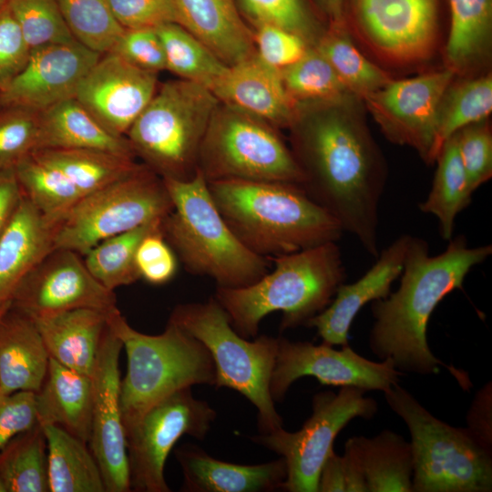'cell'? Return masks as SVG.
I'll return each instance as SVG.
<instances>
[{"mask_svg":"<svg viewBox=\"0 0 492 492\" xmlns=\"http://www.w3.org/2000/svg\"><path fill=\"white\" fill-rule=\"evenodd\" d=\"M355 96L321 104L301 116L293 129L294 151L306 194L354 236L372 257L378 250L379 204L387 169L359 114Z\"/></svg>","mask_w":492,"mask_h":492,"instance_id":"6da1fadb","label":"cell"},{"mask_svg":"<svg viewBox=\"0 0 492 492\" xmlns=\"http://www.w3.org/2000/svg\"><path fill=\"white\" fill-rule=\"evenodd\" d=\"M448 241L443 252L432 256L428 243L412 236L399 287L372 302L370 349L382 360L391 359L402 373L433 374L445 365L428 346L429 319L448 293L462 288L471 269L492 253L491 245L469 247L462 235Z\"/></svg>","mask_w":492,"mask_h":492,"instance_id":"7a4b0ae2","label":"cell"},{"mask_svg":"<svg viewBox=\"0 0 492 492\" xmlns=\"http://www.w3.org/2000/svg\"><path fill=\"white\" fill-rule=\"evenodd\" d=\"M210 194L235 236L267 259L337 241V220L297 184L220 179L210 181Z\"/></svg>","mask_w":492,"mask_h":492,"instance_id":"3957f363","label":"cell"},{"mask_svg":"<svg viewBox=\"0 0 492 492\" xmlns=\"http://www.w3.org/2000/svg\"><path fill=\"white\" fill-rule=\"evenodd\" d=\"M272 271L250 285L217 287L214 298L234 330L255 338L262 319L282 312L281 330L305 323L324 310L346 278L336 241L273 257Z\"/></svg>","mask_w":492,"mask_h":492,"instance_id":"277c9868","label":"cell"},{"mask_svg":"<svg viewBox=\"0 0 492 492\" xmlns=\"http://www.w3.org/2000/svg\"><path fill=\"white\" fill-rule=\"evenodd\" d=\"M172 201L163 235L187 272L212 279L217 287L240 288L270 271V259L249 250L218 210L202 173L190 180L162 179Z\"/></svg>","mask_w":492,"mask_h":492,"instance_id":"5b68a950","label":"cell"},{"mask_svg":"<svg viewBox=\"0 0 492 492\" xmlns=\"http://www.w3.org/2000/svg\"><path fill=\"white\" fill-rule=\"evenodd\" d=\"M111 331L122 343L127 371L120 382L125 432L151 406L171 394L195 384L214 386L216 371L208 349L168 321L156 335L134 329L118 307L108 313Z\"/></svg>","mask_w":492,"mask_h":492,"instance_id":"8992f818","label":"cell"},{"mask_svg":"<svg viewBox=\"0 0 492 492\" xmlns=\"http://www.w3.org/2000/svg\"><path fill=\"white\" fill-rule=\"evenodd\" d=\"M384 395L411 436L412 492L492 491L491 447L434 416L398 384Z\"/></svg>","mask_w":492,"mask_h":492,"instance_id":"52a82bcc","label":"cell"},{"mask_svg":"<svg viewBox=\"0 0 492 492\" xmlns=\"http://www.w3.org/2000/svg\"><path fill=\"white\" fill-rule=\"evenodd\" d=\"M219 99L185 79L161 85L126 137L136 156L161 179L190 180L197 174L200 149Z\"/></svg>","mask_w":492,"mask_h":492,"instance_id":"ba28073f","label":"cell"},{"mask_svg":"<svg viewBox=\"0 0 492 492\" xmlns=\"http://www.w3.org/2000/svg\"><path fill=\"white\" fill-rule=\"evenodd\" d=\"M169 321L208 349L215 366L216 388L233 389L256 407L261 434L283 427L270 392L278 337L263 334L253 341L242 337L214 297L204 302L177 305Z\"/></svg>","mask_w":492,"mask_h":492,"instance_id":"9c48e42d","label":"cell"},{"mask_svg":"<svg viewBox=\"0 0 492 492\" xmlns=\"http://www.w3.org/2000/svg\"><path fill=\"white\" fill-rule=\"evenodd\" d=\"M198 169L207 182L220 179L302 185L292 152L272 125L238 108L217 107L204 135Z\"/></svg>","mask_w":492,"mask_h":492,"instance_id":"30bf717a","label":"cell"},{"mask_svg":"<svg viewBox=\"0 0 492 492\" xmlns=\"http://www.w3.org/2000/svg\"><path fill=\"white\" fill-rule=\"evenodd\" d=\"M172 201L163 179L146 165L83 196L53 228V248L84 256L100 241L164 220Z\"/></svg>","mask_w":492,"mask_h":492,"instance_id":"8fae6325","label":"cell"},{"mask_svg":"<svg viewBox=\"0 0 492 492\" xmlns=\"http://www.w3.org/2000/svg\"><path fill=\"white\" fill-rule=\"evenodd\" d=\"M364 390L342 386L317 393L313 397V412L302 427L288 432L281 427L252 440L281 456L286 463L287 477L282 489L289 492H318V478L327 456L333 450L339 432L354 418H372L377 411L374 399Z\"/></svg>","mask_w":492,"mask_h":492,"instance_id":"7c38bea8","label":"cell"},{"mask_svg":"<svg viewBox=\"0 0 492 492\" xmlns=\"http://www.w3.org/2000/svg\"><path fill=\"white\" fill-rule=\"evenodd\" d=\"M346 28L396 67L429 60L439 37L441 0H344Z\"/></svg>","mask_w":492,"mask_h":492,"instance_id":"4fadbf2b","label":"cell"},{"mask_svg":"<svg viewBox=\"0 0 492 492\" xmlns=\"http://www.w3.org/2000/svg\"><path fill=\"white\" fill-rule=\"evenodd\" d=\"M217 416L191 387L162 399L126 430L130 491L169 492L164 476L169 454L185 436L202 440Z\"/></svg>","mask_w":492,"mask_h":492,"instance_id":"5bb4252c","label":"cell"},{"mask_svg":"<svg viewBox=\"0 0 492 492\" xmlns=\"http://www.w3.org/2000/svg\"><path fill=\"white\" fill-rule=\"evenodd\" d=\"M455 77L445 68L412 78L392 79L361 101L386 138L414 149L425 162L433 164L437 110Z\"/></svg>","mask_w":492,"mask_h":492,"instance_id":"9a60e30c","label":"cell"},{"mask_svg":"<svg viewBox=\"0 0 492 492\" xmlns=\"http://www.w3.org/2000/svg\"><path fill=\"white\" fill-rule=\"evenodd\" d=\"M402 374L391 359L368 360L349 343L336 350L324 343L315 345L278 337L270 392L274 402H282L292 383L310 375L323 385L354 386L384 393L398 384Z\"/></svg>","mask_w":492,"mask_h":492,"instance_id":"2e32d148","label":"cell"},{"mask_svg":"<svg viewBox=\"0 0 492 492\" xmlns=\"http://www.w3.org/2000/svg\"><path fill=\"white\" fill-rule=\"evenodd\" d=\"M116 303L114 291L94 278L82 255L53 248L23 280L11 308L36 320L82 308L109 313Z\"/></svg>","mask_w":492,"mask_h":492,"instance_id":"e0dca14e","label":"cell"},{"mask_svg":"<svg viewBox=\"0 0 492 492\" xmlns=\"http://www.w3.org/2000/svg\"><path fill=\"white\" fill-rule=\"evenodd\" d=\"M122 348V343L108 326L91 376L93 410L87 444L101 469L106 492L130 491L126 432L120 405L118 364Z\"/></svg>","mask_w":492,"mask_h":492,"instance_id":"ac0fdd59","label":"cell"},{"mask_svg":"<svg viewBox=\"0 0 492 492\" xmlns=\"http://www.w3.org/2000/svg\"><path fill=\"white\" fill-rule=\"evenodd\" d=\"M157 73L108 52L80 82L75 97L112 134L126 137L157 91Z\"/></svg>","mask_w":492,"mask_h":492,"instance_id":"d6986e66","label":"cell"},{"mask_svg":"<svg viewBox=\"0 0 492 492\" xmlns=\"http://www.w3.org/2000/svg\"><path fill=\"white\" fill-rule=\"evenodd\" d=\"M101 55L78 41L31 49L26 67L0 91V106L41 112L75 97L80 82Z\"/></svg>","mask_w":492,"mask_h":492,"instance_id":"ffe728a7","label":"cell"},{"mask_svg":"<svg viewBox=\"0 0 492 492\" xmlns=\"http://www.w3.org/2000/svg\"><path fill=\"white\" fill-rule=\"evenodd\" d=\"M411 237L410 234L397 237L379 252L375 262L359 280L350 284L342 283L330 304L305 326L315 328L326 344H348L349 330L360 310L391 292L392 283L402 273Z\"/></svg>","mask_w":492,"mask_h":492,"instance_id":"44dd1931","label":"cell"},{"mask_svg":"<svg viewBox=\"0 0 492 492\" xmlns=\"http://www.w3.org/2000/svg\"><path fill=\"white\" fill-rule=\"evenodd\" d=\"M212 93L223 104L272 126L292 128L301 116L302 108L288 94L281 70L256 52L229 67Z\"/></svg>","mask_w":492,"mask_h":492,"instance_id":"7402d4cb","label":"cell"},{"mask_svg":"<svg viewBox=\"0 0 492 492\" xmlns=\"http://www.w3.org/2000/svg\"><path fill=\"white\" fill-rule=\"evenodd\" d=\"M188 492H267L282 489L287 477L282 457L258 465L219 460L203 449L184 444L175 450Z\"/></svg>","mask_w":492,"mask_h":492,"instance_id":"603a6c76","label":"cell"},{"mask_svg":"<svg viewBox=\"0 0 492 492\" xmlns=\"http://www.w3.org/2000/svg\"><path fill=\"white\" fill-rule=\"evenodd\" d=\"M179 24L231 67L255 53L236 0H174Z\"/></svg>","mask_w":492,"mask_h":492,"instance_id":"cb8c5ba5","label":"cell"},{"mask_svg":"<svg viewBox=\"0 0 492 492\" xmlns=\"http://www.w3.org/2000/svg\"><path fill=\"white\" fill-rule=\"evenodd\" d=\"M50 356L36 323L10 308L0 316V395L36 393Z\"/></svg>","mask_w":492,"mask_h":492,"instance_id":"d4e9b609","label":"cell"},{"mask_svg":"<svg viewBox=\"0 0 492 492\" xmlns=\"http://www.w3.org/2000/svg\"><path fill=\"white\" fill-rule=\"evenodd\" d=\"M108 315L101 310L82 308L33 321L50 358L91 377L108 327Z\"/></svg>","mask_w":492,"mask_h":492,"instance_id":"484cf974","label":"cell"},{"mask_svg":"<svg viewBox=\"0 0 492 492\" xmlns=\"http://www.w3.org/2000/svg\"><path fill=\"white\" fill-rule=\"evenodd\" d=\"M53 249V227L24 197L0 239V316L35 265Z\"/></svg>","mask_w":492,"mask_h":492,"instance_id":"4316f807","label":"cell"},{"mask_svg":"<svg viewBox=\"0 0 492 492\" xmlns=\"http://www.w3.org/2000/svg\"><path fill=\"white\" fill-rule=\"evenodd\" d=\"M37 421L54 425L88 443L93 410V382L50 358L45 380L35 393Z\"/></svg>","mask_w":492,"mask_h":492,"instance_id":"83f0119b","label":"cell"},{"mask_svg":"<svg viewBox=\"0 0 492 492\" xmlns=\"http://www.w3.org/2000/svg\"><path fill=\"white\" fill-rule=\"evenodd\" d=\"M344 456L362 473L368 492H412L411 444L400 435L384 429L374 437L353 436Z\"/></svg>","mask_w":492,"mask_h":492,"instance_id":"f1b7e54d","label":"cell"},{"mask_svg":"<svg viewBox=\"0 0 492 492\" xmlns=\"http://www.w3.org/2000/svg\"><path fill=\"white\" fill-rule=\"evenodd\" d=\"M40 149H94L136 156L127 137L109 132L76 97L39 112Z\"/></svg>","mask_w":492,"mask_h":492,"instance_id":"f546056e","label":"cell"},{"mask_svg":"<svg viewBox=\"0 0 492 492\" xmlns=\"http://www.w3.org/2000/svg\"><path fill=\"white\" fill-rule=\"evenodd\" d=\"M42 427L46 438L49 492H105L101 469L88 444L56 425Z\"/></svg>","mask_w":492,"mask_h":492,"instance_id":"4dcf8cb0","label":"cell"},{"mask_svg":"<svg viewBox=\"0 0 492 492\" xmlns=\"http://www.w3.org/2000/svg\"><path fill=\"white\" fill-rule=\"evenodd\" d=\"M450 26L444 58L455 75L470 71L488 53L492 0H447Z\"/></svg>","mask_w":492,"mask_h":492,"instance_id":"1f68e13d","label":"cell"},{"mask_svg":"<svg viewBox=\"0 0 492 492\" xmlns=\"http://www.w3.org/2000/svg\"><path fill=\"white\" fill-rule=\"evenodd\" d=\"M32 154L61 170L83 196L129 176L142 166L135 158L94 149H40Z\"/></svg>","mask_w":492,"mask_h":492,"instance_id":"d6a6232c","label":"cell"},{"mask_svg":"<svg viewBox=\"0 0 492 492\" xmlns=\"http://www.w3.org/2000/svg\"><path fill=\"white\" fill-rule=\"evenodd\" d=\"M435 162L437 167L432 187L419 209L438 220L443 240L450 241L455 220L471 202L473 194L460 159L456 134L443 144Z\"/></svg>","mask_w":492,"mask_h":492,"instance_id":"836d02e7","label":"cell"},{"mask_svg":"<svg viewBox=\"0 0 492 492\" xmlns=\"http://www.w3.org/2000/svg\"><path fill=\"white\" fill-rule=\"evenodd\" d=\"M2 492H49L46 438L36 424L0 449Z\"/></svg>","mask_w":492,"mask_h":492,"instance_id":"e575fe53","label":"cell"},{"mask_svg":"<svg viewBox=\"0 0 492 492\" xmlns=\"http://www.w3.org/2000/svg\"><path fill=\"white\" fill-rule=\"evenodd\" d=\"M14 169L23 196L53 228L83 197L61 170L33 154Z\"/></svg>","mask_w":492,"mask_h":492,"instance_id":"d590c367","label":"cell"},{"mask_svg":"<svg viewBox=\"0 0 492 492\" xmlns=\"http://www.w3.org/2000/svg\"><path fill=\"white\" fill-rule=\"evenodd\" d=\"M313 46L329 62L349 92L360 99L393 79L359 51L346 26H328Z\"/></svg>","mask_w":492,"mask_h":492,"instance_id":"8d00e7d4","label":"cell"},{"mask_svg":"<svg viewBox=\"0 0 492 492\" xmlns=\"http://www.w3.org/2000/svg\"><path fill=\"white\" fill-rule=\"evenodd\" d=\"M155 29L164 48L166 69L212 92L229 66L178 23Z\"/></svg>","mask_w":492,"mask_h":492,"instance_id":"74e56055","label":"cell"},{"mask_svg":"<svg viewBox=\"0 0 492 492\" xmlns=\"http://www.w3.org/2000/svg\"><path fill=\"white\" fill-rule=\"evenodd\" d=\"M163 220L142 225L95 245L83 256L90 273L110 291L136 282L140 279L135 261L137 248L146 235L162 229Z\"/></svg>","mask_w":492,"mask_h":492,"instance_id":"f35d334b","label":"cell"},{"mask_svg":"<svg viewBox=\"0 0 492 492\" xmlns=\"http://www.w3.org/2000/svg\"><path fill=\"white\" fill-rule=\"evenodd\" d=\"M492 110L491 74L453 83L445 92L437 110L436 159L443 144L463 128L485 120Z\"/></svg>","mask_w":492,"mask_h":492,"instance_id":"ab89813d","label":"cell"},{"mask_svg":"<svg viewBox=\"0 0 492 492\" xmlns=\"http://www.w3.org/2000/svg\"><path fill=\"white\" fill-rule=\"evenodd\" d=\"M281 73L288 94L300 106L329 103L354 96L314 46H310L302 58Z\"/></svg>","mask_w":492,"mask_h":492,"instance_id":"60d3db41","label":"cell"},{"mask_svg":"<svg viewBox=\"0 0 492 492\" xmlns=\"http://www.w3.org/2000/svg\"><path fill=\"white\" fill-rule=\"evenodd\" d=\"M74 37L99 54L110 51L124 28L114 18L108 0H56Z\"/></svg>","mask_w":492,"mask_h":492,"instance_id":"b9f144b4","label":"cell"},{"mask_svg":"<svg viewBox=\"0 0 492 492\" xmlns=\"http://www.w3.org/2000/svg\"><path fill=\"white\" fill-rule=\"evenodd\" d=\"M239 9L254 26L285 29L313 46L323 31L306 0H236Z\"/></svg>","mask_w":492,"mask_h":492,"instance_id":"7bdbcfd3","label":"cell"},{"mask_svg":"<svg viewBox=\"0 0 492 492\" xmlns=\"http://www.w3.org/2000/svg\"><path fill=\"white\" fill-rule=\"evenodd\" d=\"M31 49L77 41L56 0L5 1Z\"/></svg>","mask_w":492,"mask_h":492,"instance_id":"ee69618b","label":"cell"},{"mask_svg":"<svg viewBox=\"0 0 492 492\" xmlns=\"http://www.w3.org/2000/svg\"><path fill=\"white\" fill-rule=\"evenodd\" d=\"M38 144L39 112L0 106V169H15Z\"/></svg>","mask_w":492,"mask_h":492,"instance_id":"f6af8a7d","label":"cell"},{"mask_svg":"<svg viewBox=\"0 0 492 492\" xmlns=\"http://www.w3.org/2000/svg\"><path fill=\"white\" fill-rule=\"evenodd\" d=\"M468 187L474 193L492 177V133L487 118L456 133Z\"/></svg>","mask_w":492,"mask_h":492,"instance_id":"bcb514c9","label":"cell"},{"mask_svg":"<svg viewBox=\"0 0 492 492\" xmlns=\"http://www.w3.org/2000/svg\"><path fill=\"white\" fill-rule=\"evenodd\" d=\"M254 27L253 40L257 56L279 70L297 62L312 46L298 35L285 29L268 25Z\"/></svg>","mask_w":492,"mask_h":492,"instance_id":"7dc6e473","label":"cell"},{"mask_svg":"<svg viewBox=\"0 0 492 492\" xmlns=\"http://www.w3.org/2000/svg\"><path fill=\"white\" fill-rule=\"evenodd\" d=\"M110 11L124 29L157 28L178 23L174 0H108Z\"/></svg>","mask_w":492,"mask_h":492,"instance_id":"c3c4849f","label":"cell"},{"mask_svg":"<svg viewBox=\"0 0 492 492\" xmlns=\"http://www.w3.org/2000/svg\"><path fill=\"white\" fill-rule=\"evenodd\" d=\"M109 52L144 70L166 69L164 48L154 28L125 29Z\"/></svg>","mask_w":492,"mask_h":492,"instance_id":"681fc988","label":"cell"},{"mask_svg":"<svg viewBox=\"0 0 492 492\" xmlns=\"http://www.w3.org/2000/svg\"><path fill=\"white\" fill-rule=\"evenodd\" d=\"M135 261L140 279L150 284L167 283L177 272L176 255L165 240L162 229L149 233L141 240Z\"/></svg>","mask_w":492,"mask_h":492,"instance_id":"f907efd6","label":"cell"},{"mask_svg":"<svg viewBox=\"0 0 492 492\" xmlns=\"http://www.w3.org/2000/svg\"><path fill=\"white\" fill-rule=\"evenodd\" d=\"M31 48L6 2L0 6V91L26 67Z\"/></svg>","mask_w":492,"mask_h":492,"instance_id":"816d5d0a","label":"cell"},{"mask_svg":"<svg viewBox=\"0 0 492 492\" xmlns=\"http://www.w3.org/2000/svg\"><path fill=\"white\" fill-rule=\"evenodd\" d=\"M36 424L35 393L21 391L0 395V449L14 436Z\"/></svg>","mask_w":492,"mask_h":492,"instance_id":"f5cc1de1","label":"cell"},{"mask_svg":"<svg viewBox=\"0 0 492 492\" xmlns=\"http://www.w3.org/2000/svg\"><path fill=\"white\" fill-rule=\"evenodd\" d=\"M318 492H368V488L357 466L333 450L321 468Z\"/></svg>","mask_w":492,"mask_h":492,"instance_id":"db71d44e","label":"cell"},{"mask_svg":"<svg viewBox=\"0 0 492 492\" xmlns=\"http://www.w3.org/2000/svg\"><path fill=\"white\" fill-rule=\"evenodd\" d=\"M23 198L15 169H0V239L11 223Z\"/></svg>","mask_w":492,"mask_h":492,"instance_id":"11a10c76","label":"cell"},{"mask_svg":"<svg viewBox=\"0 0 492 492\" xmlns=\"http://www.w3.org/2000/svg\"><path fill=\"white\" fill-rule=\"evenodd\" d=\"M473 401L467 416V428L484 445L491 447V384L480 390Z\"/></svg>","mask_w":492,"mask_h":492,"instance_id":"9f6ffc18","label":"cell"},{"mask_svg":"<svg viewBox=\"0 0 492 492\" xmlns=\"http://www.w3.org/2000/svg\"><path fill=\"white\" fill-rule=\"evenodd\" d=\"M331 26H346L343 15L344 0H315Z\"/></svg>","mask_w":492,"mask_h":492,"instance_id":"6f0895ef","label":"cell"},{"mask_svg":"<svg viewBox=\"0 0 492 492\" xmlns=\"http://www.w3.org/2000/svg\"><path fill=\"white\" fill-rule=\"evenodd\" d=\"M6 0H0V6H2L5 3Z\"/></svg>","mask_w":492,"mask_h":492,"instance_id":"680465c9","label":"cell"},{"mask_svg":"<svg viewBox=\"0 0 492 492\" xmlns=\"http://www.w3.org/2000/svg\"><path fill=\"white\" fill-rule=\"evenodd\" d=\"M0 492H2V488H1V486H0Z\"/></svg>","mask_w":492,"mask_h":492,"instance_id":"91938a15","label":"cell"}]
</instances>
